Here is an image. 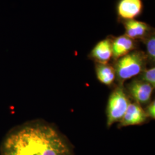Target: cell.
Instances as JSON below:
<instances>
[{
	"instance_id": "cell-1",
	"label": "cell",
	"mask_w": 155,
	"mask_h": 155,
	"mask_svg": "<svg viewBox=\"0 0 155 155\" xmlns=\"http://www.w3.org/2000/svg\"><path fill=\"white\" fill-rule=\"evenodd\" d=\"M2 155H70V150L55 129L33 124L13 129L6 136Z\"/></svg>"
},
{
	"instance_id": "cell-2",
	"label": "cell",
	"mask_w": 155,
	"mask_h": 155,
	"mask_svg": "<svg viewBox=\"0 0 155 155\" xmlns=\"http://www.w3.org/2000/svg\"><path fill=\"white\" fill-rule=\"evenodd\" d=\"M148 63L145 53L135 50L117 59L114 64L116 78L122 86L127 79L134 77L144 71Z\"/></svg>"
},
{
	"instance_id": "cell-3",
	"label": "cell",
	"mask_w": 155,
	"mask_h": 155,
	"mask_svg": "<svg viewBox=\"0 0 155 155\" xmlns=\"http://www.w3.org/2000/svg\"><path fill=\"white\" fill-rule=\"evenodd\" d=\"M130 104L122 86L120 85L110 94L107 106V125L110 127L122 120Z\"/></svg>"
},
{
	"instance_id": "cell-4",
	"label": "cell",
	"mask_w": 155,
	"mask_h": 155,
	"mask_svg": "<svg viewBox=\"0 0 155 155\" xmlns=\"http://www.w3.org/2000/svg\"><path fill=\"white\" fill-rule=\"evenodd\" d=\"M144 7L143 0H118L116 5L118 21L135 20L141 15Z\"/></svg>"
},
{
	"instance_id": "cell-5",
	"label": "cell",
	"mask_w": 155,
	"mask_h": 155,
	"mask_svg": "<svg viewBox=\"0 0 155 155\" xmlns=\"http://www.w3.org/2000/svg\"><path fill=\"white\" fill-rule=\"evenodd\" d=\"M153 89L150 84L141 79L133 80L127 86L128 93L139 105H145L150 102Z\"/></svg>"
},
{
	"instance_id": "cell-6",
	"label": "cell",
	"mask_w": 155,
	"mask_h": 155,
	"mask_svg": "<svg viewBox=\"0 0 155 155\" xmlns=\"http://www.w3.org/2000/svg\"><path fill=\"white\" fill-rule=\"evenodd\" d=\"M125 29V35L134 40L143 41L155 30L146 22L136 20H130L121 22Z\"/></svg>"
},
{
	"instance_id": "cell-7",
	"label": "cell",
	"mask_w": 155,
	"mask_h": 155,
	"mask_svg": "<svg viewBox=\"0 0 155 155\" xmlns=\"http://www.w3.org/2000/svg\"><path fill=\"white\" fill-rule=\"evenodd\" d=\"M113 58L114 61L136 50L137 41L125 34L118 37L111 36Z\"/></svg>"
},
{
	"instance_id": "cell-8",
	"label": "cell",
	"mask_w": 155,
	"mask_h": 155,
	"mask_svg": "<svg viewBox=\"0 0 155 155\" xmlns=\"http://www.w3.org/2000/svg\"><path fill=\"white\" fill-rule=\"evenodd\" d=\"M89 56L96 63H108L113 57L111 36L100 41L94 46Z\"/></svg>"
},
{
	"instance_id": "cell-9",
	"label": "cell",
	"mask_w": 155,
	"mask_h": 155,
	"mask_svg": "<svg viewBox=\"0 0 155 155\" xmlns=\"http://www.w3.org/2000/svg\"><path fill=\"white\" fill-rule=\"evenodd\" d=\"M147 117L145 111L140 105L136 102L130 103L122 120L120 121V127L141 125L147 120Z\"/></svg>"
},
{
	"instance_id": "cell-10",
	"label": "cell",
	"mask_w": 155,
	"mask_h": 155,
	"mask_svg": "<svg viewBox=\"0 0 155 155\" xmlns=\"http://www.w3.org/2000/svg\"><path fill=\"white\" fill-rule=\"evenodd\" d=\"M97 77L100 82L107 86L112 84L116 79V72L113 66L107 64H95Z\"/></svg>"
},
{
	"instance_id": "cell-11",
	"label": "cell",
	"mask_w": 155,
	"mask_h": 155,
	"mask_svg": "<svg viewBox=\"0 0 155 155\" xmlns=\"http://www.w3.org/2000/svg\"><path fill=\"white\" fill-rule=\"evenodd\" d=\"M146 46L147 52H145L148 62L151 64H155V31L153 30L150 35L143 41Z\"/></svg>"
},
{
	"instance_id": "cell-12",
	"label": "cell",
	"mask_w": 155,
	"mask_h": 155,
	"mask_svg": "<svg viewBox=\"0 0 155 155\" xmlns=\"http://www.w3.org/2000/svg\"><path fill=\"white\" fill-rule=\"evenodd\" d=\"M141 81L150 84L153 89L155 87V68L152 67L149 69H145L141 73Z\"/></svg>"
},
{
	"instance_id": "cell-13",
	"label": "cell",
	"mask_w": 155,
	"mask_h": 155,
	"mask_svg": "<svg viewBox=\"0 0 155 155\" xmlns=\"http://www.w3.org/2000/svg\"><path fill=\"white\" fill-rule=\"evenodd\" d=\"M155 101H153V102H152L148 106V107H147L146 110L145 111L148 117H149L150 118H151L152 119H155Z\"/></svg>"
}]
</instances>
